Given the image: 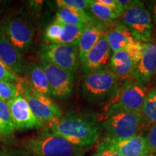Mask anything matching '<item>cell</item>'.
<instances>
[{
	"label": "cell",
	"instance_id": "1",
	"mask_svg": "<svg viewBox=\"0 0 156 156\" xmlns=\"http://www.w3.org/2000/svg\"><path fill=\"white\" fill-rule=\"evenodd\" d=\"M46 128L69 143L81 147L94 144L100 134L99 126L93 119L74 113L48 123Z\"/></svg>",
	"mask_w": 156,
	"mask_h": 156
},
{
	"label": "cell",
	"instance_id": "2",
	"mask_svg": "<svg viewBox=\"0 0 156 156\" xmlns=\"http://www.w3.org/2000/svg\"><path fill=\"white\" fill-rule=\"evenodd\" d=\"M22 148L30 156H83L86 152L85 147L69 143L47 128L25 139Z\"/></svg>",
	"mask_w": 156,
	"mask_h": 156
},
{
	"label": "cell",
	"instance_id": "3",
	"mask_svg": "<svg viewBox=\"0 0 156 156\" xmlns=\"http://www.w3.org/2000/svg\"><path fill=\"white\" fill-rule=\"evenodd\" d=\"M119 80L112 69L107 68L87 74L82 85L84 97L90 102L110 101L120 88Z\"/></svg>",
	"mask_w": 156,
	"mask_h": 156
},
{
	"label": "cell",
	"instance_id": "4",
	"mask_svg": "<svg viewBox=\"0 0 156 156\" xmlns=\"http://www.w3.org/2000/svg\"><path fill=\"white\" fill-rule=\"evenodd\" d=\"M149 91L142 84L135 80L128 81L120 87L106 106L107 116L120 112L142 114V107Z\"/></svg>",
	"mask_w": 156,
	"mask_h": 156
},
{
	"label": "cell",
	"instance_id": "5",
	"mask_svg": "<svg viewBox=\"0 0 156 156\" xmlns=\"http://www.w3.org/2000/svg\"><path fill=\"white\" fill-rule=\"evenodd\" d=\"M142 122L143 117L140 113L120 112L107 116L103 123V142L122 141L137 135Z\"/></svg>",
	"mask_w": 156,
	"mask_h": 156
},
{
	"label": "cell",
	"instance_id": "6",
	"mask_svg": "<svg viewBox=\"0 0 156 156\" xmlns=\"http://www.w3.org/2000/svg\"><path fill=\"white\" fill-rule=\"evenodd\" d=\"M6 36L20 54L28 51L34 38V28L28 17L22 13L10 14L0 23Z\"/></svg>",
	"mask_w": 156,
	"mask_h": 156
},
{
	"label": "cell",
	"instance_id": "7",
	"mask_svg": "<svg viewBox=\"0 0 156 156\" xmlns=\"http://www.w3.org/2000/svg\"><path fill=\"white\" fill-rule=\"evenodd\" d=\"M123 25L131 31L136 40L142 43L153 41V25L151 13L144 3L136 1L122 15Z\"/></svg>",
	"mask_w": 156,
	"mask_h": 156
},
{
	"label": "cell",
	"instance_id": "8",
	"mask_svg": "<svg viewBox=\"0 0 156 156\" xmlns=\"http://www.w3.org/2000/svg\"><path fill=\"white\" fill-rule=\"evenodd\" d=\"M41 59L73 73L80 64L77 45L45 44L38 51Z\"/></svg>",
	"mask_w": 156,
	"mask_h": 156
},
{
	"label": "cell",
	"instance_id": "9",
	"mask_svg": "<svg viewBox=\"0 0 156 156\" xmlns=\"http://www.w3.org/2000/svg\"><path fill=\"white\" fill-rule=\"evenodd\" d=\"M22 93L29 106L39 120L49 123L62 116L61 108L49 96L40 94L31 87L28 83H20Z\"/></svg>",
	"mask_w": 156,
	"mask_h": 156
},
{
	"label": "cell",
	"instance_id": "10",
	"mask_svg": "<svg viewBox=\"0 0 156 156\" xmlns=\"http://www.w3.org/2000/svg\"><path fill=\"white\" fill-rule=\"evenodd\" d=\"M38 64L46 76L51 95L56 99L69 98L73 90L75 80L73 73L43 59H41Z\"/></svg>",
	"mask_w": 156,
	"mask_h": 156
},
{
	"label": "cell",
	"instance_id": "11",
	"mask_svg": "<svg viewBox=\"0 0 156 156\" xmlns=\"http://www.w3.org/2000/svg\"><path fill=\"white\" fill-rule=\"evenodd\" d=\"M11 119L15 130L38 129L44 123L34 114L22 93L7 102Z\"/></svg>",
	"mask_w": 156,
	"mask_h": 156
},
{
	"label": "cell",
	"instance_id": "12",
	"mask_svg": "<svg viewBox=\"0 0 156 156\" xmlns=\"http://www.w3.org/2000/svg\"><path fill=\"white\" fill-rule=\"evenodd\" d=\"M145 43L135 47L113 53L111 57V69L119 80L129 79L132 76L143 51Z\"/></svg>",
	"mask_w": 156,
	"mask_h": 156
},
{
	"label": "cell",
	"instance_id": "13",
	"mask_svg": "<svg viewBox=\"0 0 156 156\" xmlns=\"http://www.w3.org/2000/svg\"><path fill=\"white\" fill-rule=\"evenodd\" d=\"M86 25H71L53 21L46 27L44 40L46 44L77 45Z\"/></svg>",
	"mask_w": 156,
	"mask_h": 156
},
{
	"label": "cell",
	"instance_id": "14",
	"mask_svg": "<svg viewBox=\"0 0 156 156\" xmlns=\"http://www.w3.org/2000/svg\"><path fill=\"white\" fill-rule=\"evenodd\" d=\"M156 74V41L144 44L140 60L134 69L132 76L134 80L143 85Z\"/></svg>",
	"mask_w": 156,
	"mask_h": 156
},
{
	"label": "cell",
	"instance_id": "15",
	"mask_svg": "<svg viewBox=\"0 0 156 156\" xmlns=\"http://www.w3.org/2000/svg\"><path fill=\"white\" fill-rule=\"evenodd\" d=\"M111 50L107 41L106 35L100 40L87 54L84 61L82 62V69L84 75L106 68L109 60H111Z\"/></svg>",
	"mask_w": 156,
	"mask_h": 156
},
{
	"label": "cell",
	"instance_id": "16",
	"mask_svg": "<svg viewBox=\"0 0 156 156\" xmlns=\"http://www.w3.org/2000/svg\"><path fill=\"white\" fill-rule=\"evenodd\" d=\"M106 36L113 53L132 48L142 43L136 40L131 31L123 25L115 27L106 34Z\"/></svg>",
	"mask_w": 156,
	"mask_h": 156
},
{
	"label": "cell",
	"instance_id": "17",
	"mask_svg": "<svg viewBox=\"0 0 156 156\" xmlns=\"http://www.w3.org/2000/svg\"><path fill=\"white\" fill-rule=\"evenodd\" d=\"M103 142L119 153L122 156L149 155L145 136H143L141 134H137L130 139L122 140V141Z\"/></svg>",
	"mask_w": 156,
	"mask_h": 156
},
{
	"label": "cell",
	"instance_id": "18",
	"mask_svg": "<svg viewBox=\"0 0 156 156\" xmlns=\"http://www.w3.org/2000/svg\"><path fill=\"white\" fill-rule=\"evenodd\" d=\"M0 61L5 64L17 75L23 71L21 54L14 48L0 24Z\"/></svg>",
	"mask_w": 156,
	"mask_h": 156
},
{
	"label": "cell",
	"instance_id": "19",
	"mask_svg": "<svg viewBox=\"0 0 156 156\" xmlns=\"http://www.w3.org/2000/svg\"><path fill=\"white\" fill-rule=\"evenodd\" d=\"M104 35H106L104 30L99 25L93 23L86 25L80 37L77 44L80 62L81 63L84 61L87 54Z\"/></svg>",
	"mask_w": 156,
	"mask_h": 156
},
{
	"label": "cell",
	"instance_id": "20",
	"mask_svg": "<svg viewBox=\"0 0 156 156\" xmlns=\"http://www.w3.org/2000/svg\"><path fill=\"white\" fill-rule=\"evenodd\" d=\"M54 21L71 25L93 24V18L87 14L86 11L77 10L68 7H58Z\"/></svg>",
	"mask_w": 156,
	"mask_h": 156
},
{
	"label": "cell",
	"instance_id": "21",
	"mask_svg": "<svg viewBox=\"0 0 156 156\" xmlns=\"http://www.w3.org/2000/svg\"><path fill=\"white\" fill-rule=\"evenodd\" d=\"M29 85L40 94L51 97V91L46 76L39 64H33L28 71Z\"/></svg>",
	"mask_w": 156,
	"mask_h": 156
},
{
	"label": "cell",
	"instance_id": "22",
	"mask_svg": "<svg viewBox=\"0 0 156 156\" xmlns=\"http://www.w3.org/2000/svg\"><path fill=\"white\" fill-rule=\"evenodd\" d=\"M15 130L7 102L0 100V140L11 141L14 139Z\"/></svg>",
	"mask_w": 156,
	"mask_h": 156
},
{
	"label": "cell",
	"instance_id": "23",
	"mask_svg": "<svg viewBox=\"0 0 156 156\" xmlns=\"http://www.w3.org/2000/svg\"><path fill=\"white\" fill-rule=\"evenodd\" d=\"M143 120L148 124H156V87L148 92L142 110Z\"/></svg>",
	"mask_w": 156,
	"mask_h": 156
},
{
	"label": "cell",
	"instance_id": "24",
	"mask_svg": "<svg viewBox=\"0 0 156 156\" xmlns=\"http://www.w3.org/2000/svg\"><path fill=\"white\" fill-rule=\"evenodd\" d=\"M89 9L96 18L103 22L111 23L118 18V16L114 11L106 6L99 3L97 0H90Z\"/></svg>",
	"mask_w": 156,
	"mask_h": 156
},
{
	"label": "cell",
	"instance_id": "25",
	"mask_svg": "<svg viewBox=\"0 0 156 156\" xmlns=\"http://www.w3.org/2000/svg\"><path fill=\"white\" fill-rule=\"evenodd\" d=\"M20 94H21L20 83L0 81V100L8 102Z\"/></svg>",
	"mask_w": 156,
	"mask_h": 156
},
{
	"label": "cell",
	"instance_id": "26",
	"mask_svg": "<svg viewBox=\"0 0 156 156\" xmlns=\"http://www.w3.org/2000/svg\"><path fill=\"white\" fill-rule=\"evenodd\" d=\"M56 4L58 7H68L85 11L89 9L90 0H57Z\"/></svg>",
	"mask_w": 156,
	"mask_h": 156
},
{
	"label": "cell",
	"instance_id": "27",
	"mask_svg": "<svg viewBox=\"0 0 156 156\" xmlns=\"http://www.w3.org/2000/svg\"><path fill=\"white\" fill-rule=\"evenodd\" d=\"M0 81L20 83L18 75L2 61H0Z\"/></svg>",
	"mask_w": 156,
	"mask_h": 156
},
{
	"label": "cell",
	"instance_id": "28",
	"mask_svg": "<svg viewBox=\"0 0 156 156\" xmlns=\"http://www.w3.org/2000/svg\"><path fill=\"white\" fill-rule=\"evenodd\" d=\"M145 139L149 155L156 154V124L151 126L146 134Z\"/></svg>",
	"mask_w": 156,
	"mask_h": 156
},
{
	"label": "cell",
	"instance_id": "29",
	"mask_svg": "<svg viewBox=\"0 0 156 156\" xmlns=\"http://www.w3.org/2000/svg\"><path fill=\"white\" fill-rule=\"evenodd\" d=\"M0 156H30L23 148H15L8 145L0 147Z\"/></svg>",
	"mask_w": 156,
	"mask_h": 156
},
{
	"label": "cell",
	"instance_id": "30",
	"mask_svg": "<svg viewBox=\"0 0 156 156\" xmlns=\"http://www.w3.org/2000/svg\"><path fill=\"white\" fill-rule=\"evenodd\" d=\"M92 156H122L116 151L101 142L97 147V151Z\"/></svg>",
	"mask_w": 156,
	"mask_h": 156
},
{
	"label": "cell",
	"instance_id": "31",
	"mask_svg": "<svg viewBox=\"0 0 156 156\" xmlns=\"http://www.w3.org/2000/svg\"><path fill=\"white\" fill-rule=\"evenodd\" d=\"M97 1L114 11L118 17H122L123 13H124V9L121 7L117 0H97Z\"/></svg>",
	"mask_w": 156,
	"mask_h": 156
},
{
	"label": "cell",
	"instance_id": "32",
	"mask_svg": "<svg viewBox=\"0 0 156 156\" xmlns=\"http://www.w3.org/2000/svg\"><path fill=\"white\" fill-rule=\"evenodd\" d=\"M118 3L121 5V7L124 9V11L126 9L129 8L132 5H134L136 3V1H130V0H117Z\"/></svg>",
	"mask_w": 156,
	"mask_h": 156
},
{
	"label": "cell",
	"instance_id": "33",
	"mask_svg": "<svg viewBox=\"0 0 156 156\" xmlns=\"http://www.w3.org/2000/svg\"><path fill=\"white\" fill-rule=\"evenodd\" d=\"M7 4V2L5 1H0V14L4 11L5 9V5Z\"/></svg>",
	"mask_w": 156,
	"mask_h": 156
},
{
	"label": "cell",
	"instance_id": "34",
	"mask_svg": "<svg viewBox=\"0 0 156 156\" xmlns=\"http://www.w3.org/2000/svg\"><path fill=\"white\" fill-rule=\"evenodd\" d=\"M153 19L154 21H155V24H156V1L154 2L153 4Z\"/></svg>",
	"mask_w": 156,
	"mask_h": 156
},
{
	"label": "cell",
	"instance_id": "35",
	"mask_svg": "<svg viewBox=\"0 0 156 156\" xmlns=\"http://www.w3.org/2000/svg\"><path fill=\"white\" fill-rule=\"evenodd\" d=\"M148 156H156V154H153V155H150Z\"/></svg>",
	"mask_w": 156,
	"mask_h": 156
}]
</instances>
